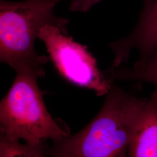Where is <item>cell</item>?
I'll return each instance as SVG.
<instances>
[{"instance_id":"7a4b0ae2","label":"cell","mask_w":157,"mask_h":157,"mask_svg":"<svg viewBox=\"0 0 157 157\" xmlns=\"http://www.w3.org/2000/svg\"><path fill=\"white\" fill-rule=\"evenodd\" d=\"M16 73L11 87L0 100V135L34 146H44L48 139L56 141L68 137L69 131L45 106L37 83L45 73L26 69Z\"/></svg>"},{"instance_id":"3957f363","label":"cell","mask_w":157,"mask_h":157,"mask_svg":"<svg viewBox=\"0 0 157 157\" xmlns=\"http://www.w3.org/2000/svg\"><path fill=\"white\" fill-rule=\"evenodd\" d=\"M132 96L112 85L100 111L73 136L53 141L46 155L56 157L128 156Z\"/></svg>"},{"instance_id":"5b68a950","label":"cell","mask_w":157,"mask_h":157,"mask_svg":"<svg viewBox=\"0 0 157 157\" xmlns=\"http://www.w3.org/2000/svg\"><path fill=\"white\" fill-rule=\"evenodd\" d=\"M144 5L133 30L126 37L113 41L109 47L113 53L112 67H119L127 62L133 51L145 60L157 50V0H143Z\"/></svg>"},{"instance_id":"52a82bcc","label":"cell","mask_w":157,"mask_h":157,"mask_svg":"<svg viewBox=\"0 0 157 157\" xmlns=\"http://www.w3.org/2000/svg\"><path fill=\"white\" fill-rule=\"evenodd\" d=\"M108 72L112 80L148 83L155 86L157 90V50L145 60L136 62L132 68H109Z\"/></svg>"},{"instance_id":"8992f818","label":"cell","mask_w":157,"mask_h":157,"mask_svg":"<svg viewBox=\"0 0 157 157\" xmlns=\"http://www.w3.org/2000/svg\"><path fill=\"white\" fill-rule=\"evenodd\" d=\"M128 157H157V90L147 99L132 97Z\"/></svg>"},{"instance_id":"277c9868","label":"cell","mask_w":157,"mask_h":157,"mask_svg":"<svg viewBox=\"0 0 157 157\" xmlns=\"http://www.w3.org/2000/svg\"><path fill=\"white\" fill-rule=\"evenodd\" d=\"M38 39L44 43L58 71L69 82L93 90L98 96L106 95L111 89L112 80L100 71L95 58L61 29L44 25Z\"/></svg>"},{"instance_id":"9c48e42d","label":"cell","mask_w":157,"mask_h":157,"mask_svg":"<svg viewBox=\"0 0 157 157\" xmlns=\"http://www.w3.org/2000/svg\"><path fill=\"white\" fill-rule=\"evenodd\" d=\"M101 0H69L71 11L85 12L88 11Z\"/></svg>"},{"instance_id":"ba28073f","label":"cell","mask_w":157,"mask_h":157,"mask_svg":"<svg viewBox=\"0 0 157 157\" xmlns=\"http://www.w3.org/2000/svg\"><path fill=\"white\" fill-rule=\"evenodd\" d=\"M46 146H34L28 143L21 144L19 141L10 140L0 135V157H44Z\"/></svg>"},{"instance_id":"6da1fadb","label":"cell","mask_w":157,"mask_h":157,"mask_svg":"<svg viewBox=\"0 0 157 157\" xmlns=\"http://www.w3.org/2000/svg\"><path fill=\"white\" fill-rule=\"evenodd\" d=\"M62 0H0V63L15 69L44 72L47 57L37 54L35 40L46 25L61 29L67 33L68 21L54 13Z\"/></svg>"}]
</instances>
